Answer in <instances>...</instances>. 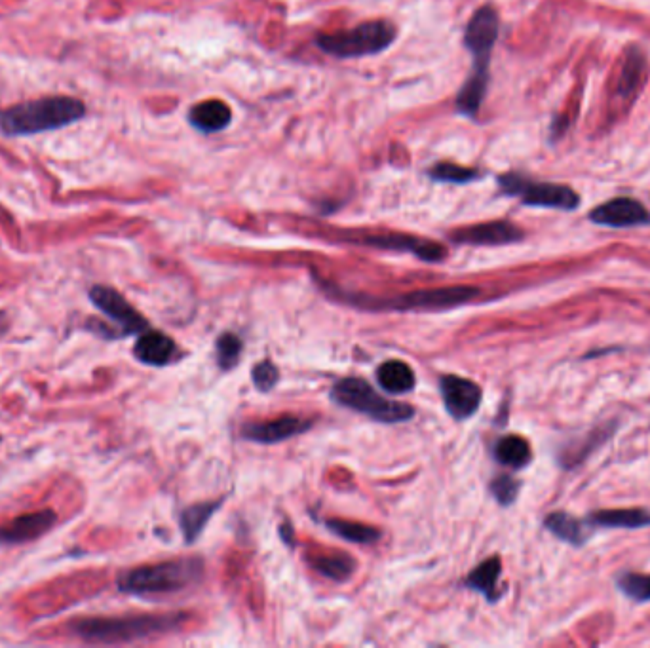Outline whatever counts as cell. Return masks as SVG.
Instances as JSON below:
<instances>
[{"label":"cell","mask_w":650,"mask_h":648,"mask_svg":"<svg viewBox=\"0 0 650 648\" xmlns=\"http://www.w3.org/2000/svg\"><path fill=\"white\" fill-rule=\"evenodd\" d=\"M325 527L331 533L345 538L348 542H356V544H375L383 536V533L375 527L356 523V521H346V519H327Z\"/></svg>","instance_id":"cell-26"},{"label":"cell","mask_w":650,"mask_h":648,"mask_svg":"<svg viewBox=\"0 0 650 648\" xmlns=\"http://www.w3.org/2000/svg\"><path fill=\"white\" fill-rule=\"evenodd\" d=\"M331 398L346 409L384 424L405 422L415 415V409L411 405L386 400L369 382L356 377H346L337 382L331 390Z\"/></svg>","instance_id":"cell-6"},{"label":"cell","mask_w":650,"mask_h":648,"mask_svg":"<svg viewBox=\"0 0 650 648\" xmlns=\"http://www.w3.org/2000/svg\"><path fill=\"white\" fill-rule=\"evenodd\" d=\"M544 527L554 534L555 538L569 542L573 546H582L590 536L588 521H580L565 512H554L548 515L544 519Z\"/></svg>","instance_id":"cell-19"},{"label":"cell","mask_w":650,"mask_h":648,"mask_svg":"<svg viewBox=\"0 0 650 648\" xmlns=\"http://www.w3.org/2000/svg\"><path fill=\"white\" fill-rule=\"evenodd\" d=\"M647 73H649L647 56L643 54V50L639 46H631L622 58L620 75L616 80V96L624 97V99L637 96V92L641 90V86L647 80Z\"/></svg>","instance_id":"cell-16"},{"label":"cell","mask_w":650,"mask_h":648,"mask_svg":"<svg viewBox=\"0 0 650 648\" xmlns=\"http://www.w3.org/2000/svg\"><path fill=\"white\" fill-rule=\"evenodd\" d=\"M498 31H500V18L491 4H485L476 10L472 20L466 25L464 46L474 58V67L457 96V109L462 115H478L483 99L487 96L489 78H491L489 67H491L493 48L497 44Z\"/></svg>","instance_id":"cell-1"},{"label":"cell","mask_w":650,"mask_h":648,"mask_svg":"<svg viewBox=\"0 0 650 648\" xmlns=\"http://www.w3.org/2000/svg\"><path fill=\"white\" fill-rule=\"evenodd\" d=\"M502 572V563L498 557H491L487 561H483L479 567L470 572V576L466 578V586L472 590L479 591L485 595L487 601H497L498 597L502 595L498 590V578Z\"/></svg>","instance_id":"cell-21"},{"label":"cell","mask_w":650,"mask_h":648,"mask_svg":"<svg viewBox=\"0 0 650 648\" xmlns=\"http://www.w3.org/2000/svg\"><path fill=\"white\" fill-rule=\"evenodd\" d=\"M242 341L232 335V333H225L217 339V363L223 371H229L232 369L238 360H240V354H242Z\"/></svg>","instance_id":"cell-29"},{"label":"cell","mask_w":650,"mask_h":648,"mask_svg":"<svg viewBox=\"0 0 650 648\" xmlns=\"http://www.w3.org/2000/svg\"><path fill=\"white\" fill-rule=\"evenodd\" d=\"M345 240L354 242V244L369 246V248L407 251V253L417 255L419 259L426 261V263H438V261H441L447 255V251H445V248L441 244L424 240V238H419V236H411V234H398V232L354 236V238H345Z\"/></svg>","instance_id":"cell-10"},{"label":"cell","mask_w":650,"mask_h":648,"mask_svg":"<svg viewBox=\"0 0 650 648\" xmlns=\"http://www.w3.org/2000/svg\"><path fill=\"white\" fill-rule=\"evenodd\" d=\"M280 379V373H278V367L272 362L257 363L253 367V384L261 390V392H268L276 386V382Z\"/></svg>","instance_id":"cell-31"},{"label":"cell","mask_w":650,"mask_h":648,"mask_svg":"<svg viewBox=\"0 0 650 648\" xmlns=\"http://www.w3.org/2000/svg\"><path fill=\"white\" fill-rule=\"evenodd\" d=\"M219 506H221V500H213V502L194 504V506L187 508L183 512V515H181V529H183V536H185V540L189 544H192L204 531L206 523L210 521L211 515L219 510Z\"/></svg>","instance_id":"cell-25"},{"label":"cell","mask_w":650,"mask_h":648,"mask_svg":"<svg viewBox=\"0 0 650 648\" xmlns=\"http://www.w3.org/2000/svg\"><path fill=\"white\" fill-rule=\"evenodd\" d=\"M202 572V561L194 557L162 561L120 574L118 590L130 595H166L189 588Z\"/></svg>","instance_id":"cell-4"},{"label":"cell","mask_w":650,"mask_h":648,"mask_svg":"<svg viewBox=\"0 0 650 648\" xmlns=\"http://www.w3.org/2000/svg\"><path fill=\"white\" fill-rule=\"evenodd\" d=\"M312 426V420L301 419L295 415H284L278 419L265 420V422H248L242 428V436L255 441V443H265V445H272V443H280L286 439L299 436L306 432Z\"/></svg>","instance_id":"cell-15"},{"label":"cell","mask_w":650,"mask_h":648,"mask_svg":"<svg viewBox=\"0 0 650 648\" xmlns=\"http://www.w3.org/2000/svg\"><path fill=\"white\" fill-rule=\"evenodd\" d=\"M590 221L607 229H633L650 225V211L635 198L620 196L590 211Z\"/></svg>","instance_id":"cell-11"},{"label":"cell","mask_w":650,"mask_h":648,"mask_svg":"<svg viewBox=\"0 0 650 648\" xmlns=\"http://www.w3.org/2000/svg\"><path fill=\"white\" fill-rule=\"evenodd\" d=\"M56 521L58 515L52 510H39V512L20 515L0 525V546H21L33 542L48 531H52Z\"/></svg>","instance_id":"cell-14"},{"label":"cell","mask_w":650,"mask_h":648,"mask_svg":"<svg viewBox=\"0 0 650 648\" xmlns=\"http://www.w3.org/2000/svg\"><path fill=\"white\" fill-rule=\"evenodd\" d=\"M495 458L504 466L525 468L531 462L533 453L527 439L521 436H504L498 439L495 445Z\"/></svg>","instance_id":"cell-24"},{"label":"cell","mask_w":650,"mask_h":648,"mask_svg":"<svg viewBox=\"0 0 650 648\" xmlns=\"http://www.w3.org/2000/svg\"><path fill=\"white\" fill-rule=\"evenodd\" d=\"M441 398L447 413L457 420L470 419L481 405V388L474 381L457 375H445L440 381Z\"/></svg>","instance_id":"cell-12"},{"label":"cell","mask_w":650,"mask_h":648,"mask_svg":"<svg viewBox=\"0 0 650 648\" xmlns=\"http://www.w3.org/2000/svg\"><path fill=\"white\" fill-rule=\"evenodd\" d=\"M377 381L390 394H403L415 388V373L405 362L390 360L377 369Z\"/></svg>","instance_id":"cell-20"},{"label":"cell","mask_w":650,"mask_h":648,"mask_svg":"<svg viewBox=\"0 0 650 648\" xmlns=\"http://www.w3.org/2000/svg\"><path fill=\"white\" fill-rule=\"evenodd\" d=\"M590 525L609 529H641L650 525L647 510H601L588 517Z\"/></svg>","instance_id":"cell-22"},{"label":"cell","mask_w":650,"mask_h":648,"mask_svg":"<svg viewBox=\"0 0 650 648\" xmlns=\"http://www.w3.org/2000/svg\"><path fill=\"white\" fill-rule=\"evenodd\" d=\"M308 563L312 565V569L335 582L348 580L356 569L354 559L346 553H312L308 555Z\"/></svg>","instance_id":"cell-23"},{"label":"cell","mask_w":650,"mask_h":648,"mask_svg":"<svg viewBox=\"0 0 650 648\" xmlns=\"http://www.w3.org/2000/svg\"><path fill=\"white\" fill-rule=\"evenodd\" d=\"M187 620V612H168L120 618H80L71 622L67 628L69 633L80 641L97 645H118L168 635L181 628Z\"/></svg>","instance_id":"cell-2"},{"label":"cell","mask_w":650,"mask_h":648,"mask_svg":"<svg viewBox=\"0 0 650 648\" xmlns=\"http://www.w3.org/2000/svg\"><path fill=\"white\" fill-rule=\"evenodd\" d=\"M86 116V105L71 96H46L0 111V132L8 137L56 132Z\"/></svg>","instance_id":"cell-3"},{"label":"cell","mask_w":650,"mask_h":648,"mask_svg":"<svg viewBox=\"0 0 650 648\" xmlns=\"http://www.w3.org/2000/svg\"><path fill=\"white\" fill-rule=\"evenodd\" d=\"M491 493L497 498L498 504L510 506L516 502L519 493V481L510 476H498L491 483Z\"/></svg>","instance_id":"cell-30"},{"label":"cell","mask_w":650,"mask_h":648,"mask_svg":"<svg viewBox=\"0 0 650 648\" xmlns=\"http://www.w3.org/2000/svg\"><path fill=\"white\" fill-rule=\"evenodd\" d=\"M618 588L624 591L633 601L647 603V601H650V574L624 572L618 578Z\"/></svg>","instance_id":"cell-28"},{"label":"cell","mask_w":650,"mask_h":648,"mask_svg":"<svg viewBox=\"0 0 650 648\" xmlns=\"http://www.w3.org/2000/svg\"><path fill=\"white\" fill-rule=\"evenodd\" d=\"M523 236L525 232L510 221H491L453 230L449 238L466 246H508L521 242Z\"/></svg>","instance_id":"cell-13"},{"label":"cell","mask_w":650,"mask_h":648,"mask_svg":"<svg viewBox=\"0 0 650 648\" xmlns=\"http://www.w3.org/2000/svg\"><path fill=\"white\" fill-rule=\"evenodd\" d=\"M396 39L398 27L392 21L373 20L346 31L322 33L316 37V46L333 58H365L388 50Z\"/></svg>","instance_id":"cell-5"},{"label":"cell","mask_w":650,"mask_h":648,"mask_svg":"<svg viewBox=\"0 0 650 648\" xmlns=\"http://www.w3.org/2000/svg\"><path fill=\"white\" fill-rule=\"evenodd\" d=\"M189 122L192 128L204 134H215L225 130L232 122V111L225 101L208 99L192 107L189 111Z\"/></svg>","instance_id":"cell-18"},{"label":"cell","mask_w":650,"mask_h":648,"mask_svg":"<svg viewBox=\"0 0 650 648\" xmlns=\"http://www.w3.org/2000/svg\"><path fill=\"white\" fill-rule=\"evenodd\" d=\"M177 352V346L172 339L160 331H151L147 329L141 333L134 346V356L145 365L153 367H164L173 362Z\"/></svg>","instance_id":"cell-17"},{"label":"cell","mask_w":650,"mask_h":648,"mask_svg":"<svg viewBox=\"0 0 650 648\" xmlns=\"http://www.w3.org/2000/svg\"><path fill=\"white\" fill-rule=\"evenodd\" d=\"M479 297V289L468 286L434 287V289H419L411 291L400 297L392 299H375V297H346L352 299L350 303L360 306L365 310H396V312H407V310H447L455 306L466 305Z\"/></svg>","instance_id":"cell-7"},{"label":"cell","mask_w":650,"mask_h":648,"mask_svg":"<svg viewBox=\"0 0 650 648\" xmlns=\"http://www.w3.org/2000/svg\"><path fill=\"white\" fill-rule=\"evenodd\" d=\"M6 327H8V322H6V316L4 314H0V335L6 331Z\"/></svg>","instance_id":"cell-32"},{"label":"cell","mask_w":650,"mask_h":648,"mask_svg":"<svg viewBox=\"0 0 650 648\" xmlns=\"http://www.w3.org/2000/svg\"><path fill=\"white\" fill-rule=\"evenodd\" d=\"M90 301L99 312H103L109 320H113L118 325L122 337L145 333L149 329V322L113 287H92Z\"/></svg>","instance_id":"cell-9"},{"label":"cell","mask_w":650,"mask_h":648,"mask_svg":"<svg viewBox=\"0 0 650 648\" xmlns=\"http://www.w3.org/2000/svg\"><path fill=\"white\" fill-rule=\"evenodd\" d=\"M428 175L434 181H440V183L466 185V183L476 181L479 177V172L478 170H474V168H464V166L453 164V162H440V164H436V166L430 168Z\"/></svg>","instance_id":"cell-27"},{"label":"cell","mask_w":650,"mask_h":648,"mask_svg":"<svg viewBox=\"0 0 650 648\" xmlns=\"http://www.w3.org/2000/svg\"><path fill=\"white\" fill-rule=\"evenodd\" d=\"M498 187L506 196H514L531 208L573 211L580 206V196L567 185L535 181L521 173H504L498 177Z\"/></svg>","instance_id":"cell-8"}]
</instances>
